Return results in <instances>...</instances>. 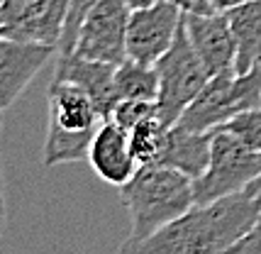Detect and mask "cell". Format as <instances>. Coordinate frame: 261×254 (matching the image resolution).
Wrapping results in <instances>:
<instances>
[{"instance_id":"obj_16","label":"cell","mask_w":261,"mask_h":254,"mask_svg":"<svg viewBox=\"0 0 261 254\" xmlns=\"http://www.w3.org/2000/svg\"><path fill=\"white\" fill-rule=\"evenodd\" d=\"M169 127L171 125L161 122L159 115H151L129 130V144H132V151H135L139 166L156 162L161 144H164V135H166Z\"/></svg>"},{"instance_id":"obj_12","label":"cell","mask_w":261,"mask_h":254,"mask_svg":"<svg viewBox=\"0 0 261 254\" xmlns=\"http://www.w3.org/2000/svg\"><path fill=\"white\" fill-rule=\"evenodd\" d=\"M57 79L71 81L79 86L93 100L95 110L100 113L102 120L113 115L115 105L120 103L117 91H115V66L105 64V61H93V59H83L79 54H66L59 57L57 61Z\"/></svg>"},{"instance_id":"obj_18","label":"cell","mask_w":261,"mask_h":254,"mask_svg":"<svg viewBox=\"0 0 261 254\" xmlns=\"http://www.w3.org/2000/svg\"><path fill=\"white\" fill-rule=\"evenodd\" d=\"M95 3H98V0H71L66 24H64V32H61V39H59V46H57L59 57H66V54L73 52V44H76V37H79V30H81V22H83V17L88 15V10H91Z\"/></svg>"},{"instance_id":"obj_25","label":"cell","mask_w":261,"mask_h":254,"mask_svg":"<svg viewBox=\"0 0 261 254\" xmlns=\"http://www.w3.org/2000/svg\"><path fill=\"white\" fill-rule=\"evenodd\" d=\"M247 193H249V196H256V198L261 196V176H259V179H254V181H251L249 188H247Z\"/></svg>"},{"instance_id":"obj_24","label":"cell","mask_w":261,"mask_h":254,"mask_svg":"<svg viewBox=\"0 0 261 254\" xmlns=\"http://www.w3.org/2000/svg\"><path fill=\"white\" fill-rule=\"evenodd\" d=\"M125 3L129 10H142V8H149V5H154V3H159V0H125Z\"/></svg>"},{"instance_id":"obj_9","label":"cell","mask_w":261,"mask_h":254,"mask_svg":"<svg viewBox=\"0 0 261 254\" xmlns=\"http://www.w3.org/2000/svg\"><path fill=\"white\" fill-rule=\"evenodd\" d=\"M57 46L0 37V110H8L42 71Z\"/></svg>"},{"instance_id":"obj_20","label":"cell","mask_w":261,"mask_h":254,"mask_svg":"<svg viewBox=\"0 0 261 254\" xmlns=\"http://www.w3.org/2000/svg\"><path fill=\"white\" fill-rule=\"evenodd\" d=\"M227 254H261V213L254 220V225L247 230V235L237 244L229 247Z\"/></svg>"},{"instance_id":"obj_13","label":"cell","mask_w":261,"mask_h":254,"mask_svg":"<svg viewBox=\"0 0 261 254\" xmlns=\"http://www.w3.org/2000/svg\"><path fill=\"white\" fill-rule=\"evenodd\" d=\"M210 149H213V132H195L176 122L166 130L164 144L154 164L171 166L191 179H198L210 162Z\"/></svg>"},{"instance_id":"obj_21","label":"cell","mask_w":261,"mask_h":254,"mask_svg":"<svg viewBox=\"0 0 261 254\" xmlns=\"http://www.w3.org/2000/svg\"><path fill=\"white\" fill-rule=\"evenodd\" d=\"M183 15H207L215 12V0H171Z\"/></svg>"},{"instance_id":"obj_28","label":"cell","mask_w":261,"mask_h":254,"mask_svg":"<svg viewBox=\"0 0 261 254\" xmlns=\"http://www.w3.org/2000/svg\"><path fill=\"white\" fill-rule=\"evenodd\" d=\"M259 200H261V196H259Z\"/></svg>"},{"instance_id":"obj_26","label":"cell","mask_w":261,"mask_h":254,"mask_svg":"<svg viewBox=\"0 0 261 254\" xmlns=\"http://www.w3.org/2000/svg\"><path fill=\"white\" fill-rule=\"evenodd\" d=\"M3 35H5V30H3V24H0V37H3Z\"/></svg>"},{"instance_id":"obj_8","label":"cell","mask_w":261,"mask_h":254,"mask_svg":"<svg viewBox=\"0 0 261 254\" xmlns=\"http://www.w3.org/2000/svg\"><path fill=\"white\" fill-rule=\"evenodd\" d=\"M181 24L183 12L171 0H159L149 8L132 10L127 24V59L156 64L171 49Z\"/></svg>"},{"instance_id":"obj_14","label":"cell","mask_w":261,"mask_h":254,"mask_svg":"<svg viewBox=\"0 0 261 254\" xmlns=\"http://www.w3.org/2000/svg\"><path fill=\"white\" fill-rule=\"evenodd\" d=\"M229 30L237 44L234 71H244L261 66V0H249L244 5L225 10Z\"/></svg>"},{"instance_id":"obj_1","label":"cell","mask_w":261,"mask_h":254,"mask_svg":"<svg viewBox=\"0 0 261 254\" xmlns=\"http://www.w3.org/2000/svg\"><path fill=\"white\" fill-rule=\"evenodd\" d=\"M261 213V200L249 193L193 206L144 240L127 237L117 254H227Z\"/></svg>"},{"instance_id":"obj_2","label":"cell","mask_w":261,"mask_h":254,"mask_svg":"<svg viewBox=\"0 0 261 254\" xmlns=\"http://www.w3.org/2000/svg\"><path fill=\"white\" fill-rule=\"evenodd\" d=\"M129 215V237L144 240L195 206L193 179L161 164H144L120 188Z\"/></svg>"},{"instance_id":"obj_10","label":"cell","mask_w":261,"mask_h":254,"mask_svg":"<svg viewBox=\"0 0 261 254\" xmlns=\"http://www.w3.org/2000/svg\"><path fill=\"white\" fill-rule=\"evenodd\" d=\"M183 30L210 76L234 71L237 44L225 12L215 10L207 15H183Z\"/></svg>"},{"instance_id":"obj_27","label":"cell","mask_w":261,"mask_h":254,"mask_svg":"<svg viewBox=\"0 0 261 254\" xmlns=\"http://www.w3.org/2000/svg\"><path fill=\"white\" fill-rule=\"evenodd\" d=\"M0 115H3V110H0Z\"/></svg>"},{"instance_id":"obj_11","label":"cell","mask_w":261,"mask_h":254,"mask_svg":"<svg viewBox=\"0 0 261 254\" xmlns=\"http://www.w3.org/2000/svg\"><path fill=\"white\" fill-rule=\"evenodd\" d=\"M88 164L100 181L117 188H122L139 169V162L129 144V132L117 125L113 117L102 120L95 130L88 149Z\"/></svg>"},{"instance_id":"obj_3","label":"cell","mask_w":261,"mask_h":254,"mask_svg":"<svg viewBox=\"0 0 261 254\" xmlns=\"http://www.w3.org/2000/svg\"><path fill=\"white\" fill-rule=\"evenodd\" d=\"M46 103H49V115H46L42 164L59 166L88 159L95 130L102 122L93 100L79 86L54 76L46 91Z\"/></svg>"},{"instance_id":"obj_19","label":"cell","mask_w":261,"mask_h":254,"mask_svg":"<svg viewBox=\"0 0 261 254\" xmlns=\"http://www.w3.org/2000/svg\"><path fill=\"white\" fill-rule=\"evenodd\" d=\"M151 115H156V103H147V100H120V103L115 105L110 117L129 132L135 125L144 122Z\"/></svg>"},{"instance_id":"obj_15","label":"cell","mask_w":261,"mask_h":254,"mask_svg":"<svg viewBox=\"0 0 261 254\" xmlns=\"http://www.w3.org/2000/svg\"><path fill=\"white\" fill-rule=\"evenodd\" d=\"M115 91L120 100H147L156 103L159 95V73L156 64H142L125 59L115 66Z\"/></svg>"},{"instance_id":"obj_5","label":"cell","mask_w":261,"mask_h":254,"mask_svg":"<svg viewBox=\"0 0 261 254\" xmlns=\"http://www.w3.org/2000/svg\"><path fill=\"white\" fill-rule=\"evenodd\" d=\"M261 176V151L244 147L242 142L215 130L213 132V149L205 171L193 179L195 206L215 203L220 198L247 193L254 179Z\"/></svg>"},{"instance_id":"obj_6","label":"cell","mask_w":261,"mask_h":254,"mask_svg":"<svg viewBox=\"0 0 261 254\" xmlns=\"http://www.w3.org/2000/svg\"><path fill=\"white\" fill-rule=\"evenodd\" d=\"M159 73V95H156V115L166 125H176L183 110L203 91L210 73L195 54L186 30H178L171 49L156 61Z\"/></svg>"},{"instance_id":"obj_17","label":"cell","mask_w":261,"mask_h":254,"mask_svg":"<svg viewBox=\"0 0 261 254\" xmlns=\"http://www.w3.org/2000/svg\"><path fill=\"white\" fill-rule=\"evenodd\" d=\"M217 130L232 135L244 147H249L254 151H261V105L249 108L244 113H237V115L229 117L227 122L220 125Z\"/></svg>"},{"instance_id":"obj_23","label":"cell","mask_w":261,"mask_h":254,"mask_svg":"<svg viewBox=\"0 0 261 254\" xmlns=\"http://www.w3.org/2000/svg\"><path fill=\"white\" fill-rule=\"evenodd\" d=\"M244 3H249V0H215V8L220 12L229 10V8H237V5H244Z\"/></svg>"},{"instance_id":"obj_4","label":"cell","mask_w":261,"mask_h":254,"mask_svg":"<svg viewBox=\"0 0 261 254\" xmlns=\"http://www.w3.org/2000/svg\"><path fill=\"white\" fill-rule=\"evenodd\" d=\"M261 105V66L237 73L225 71L210 76L203 91L178 117V125L195 132H215L229 117Z\"/></svg>"},{"instance_id":"obj_7","label":"cell","mask_w":261,"mask_h":254,"mask_svg":"<svg viewBox=\"0 0 261 254\" xmlns=\"http://www.w3.org/2000/svg\"><path fill=\"white\" fill-rule=\"evenodd\" d=\"M132 10L125 0H98L83 17L71 54L83 59L122 64L127 59V24Z\"/></svg>"},{"instance_id":"obj_22","label":"cell","mask_w":261,"mask_h":254,"mask_svg":"<svg viewBox=\"0 0 261 254\" xmlns=\"http://www.w3.org/2000/svg\"><path fill=\"white\" fill-rule=\"evenodd\" d=\"M8 225V213H5V191H3V171H0V235Z\"/></svg>"}]
</instances>
